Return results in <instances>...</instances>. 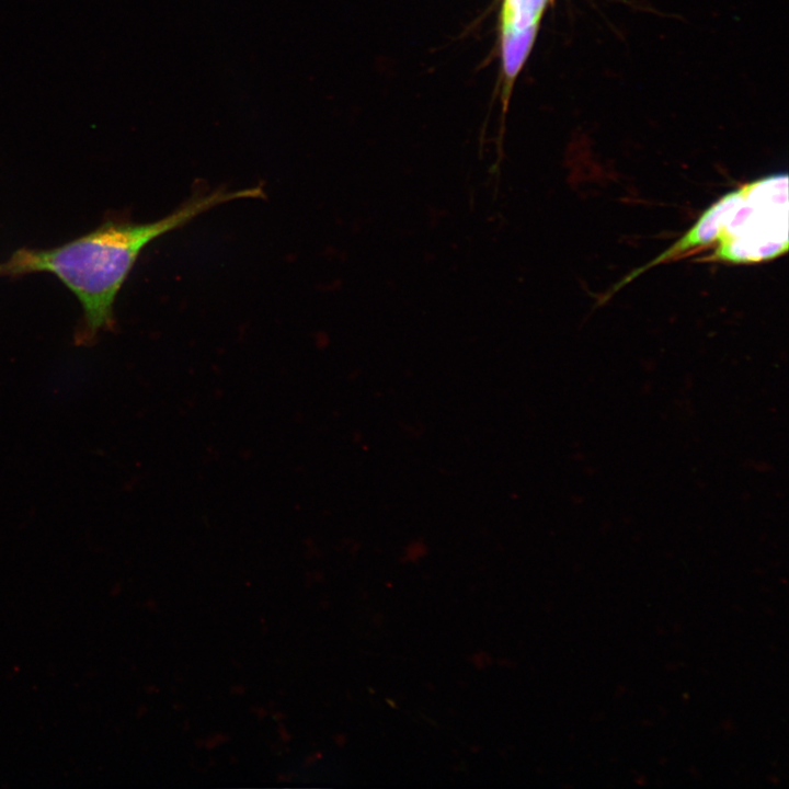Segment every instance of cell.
<instances>
[{
	"label": "cell",
	"instance_id": "obj_1",
	"mask_svg": "<svg viewBox=\"0 0 789 789\" xmlns=\"http://www.w3.org/2000/svg\"><path fill=\"white\" fill-rule=\"evenodd\" d=\"M260 187L217 191L197 196L168 216L136 224L116 219L50 249L21 248L0 262V277L49 273L78 299L82 318L75 334L79 345H90L101 331L114 329L118 291L145 247L217 205L262 196Z\"/></svg>",
	"mask_w": 789,
	"mask_h": 789
},
{
	"label": "cell",
	"instance_id": "obj_2",
	"mask_svg": "<svg viewBox=\"0 0 789 789\" xmlns=\"http://www.w3.org/2000/svg\"><path fill=\"white\" fill-rule=\"evenodd\" d=\"M714 245L712 258L758 263L788 250V174H770L727 193L674 244L643 267Z\"/></svg>",
	"mask_w": 789,
	"mask_h": 789
},
{
	"label": "cell",
	"instance_id": "obj_3",
	"mask_svg": "<svg viewBox=\"0 0 789 789\" xmlns=\"http://www.w3.org/2000/svg\"><path fill=\"white\" fill-rule=\"evenodd\" d=\"M548 0H504L501 37L536 33Z\"/></svg>",
	"mask_w": 789,
	"mask_h": 789
}]
</instances>
